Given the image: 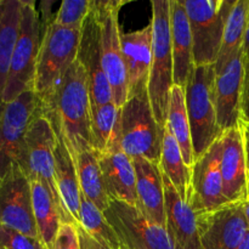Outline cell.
<instances>
[{"label": "cell", "mask_w": 249, "mask_h": 249, "mask_svg": "<svg viewBox=\"0 0 249 249\" xmlns=\"http://www.w3.org/2000/svg\"><path fill=\"white\" fill-rule=\"evenodd\" d=\"M38 108L65 141L74 158L91 145V101L87 74L78 60L72 63L56 87L38 100Z\"/></svg>", "instance_id": "obj_1"}, {"label": "cell", "mask_w": 249, "mask_h": 249, "mask_svg": "<svg viewBox=\"0 0 249 249\" xmlns=\"http://www.w3.org/2000/svg\"><path fill=\"white\" fill-rule=\"evenodd\" d=\"M152 65L147 80V92L153 114L160 129L167 125L170 92L174 87V61L170 34V1L153 0Z\"/></svg>", "instance_id": "obj_2"}, {"label": "cell", "mask_w": 249, "mask_h": 249, "mask_svg": "<svg viewBox=\"0 0 249 249\" xmlns=\"http://www.w3.org/2000/svg\"><path fill=\"white\" fill-rule=\"evenodd\" d=\"M215 65L196 66L185 88L195 162L223 135L215 106Z\"/></svg>", "instance_id": "obj_3"}, {"label": "cell", "mask_w": 249, "mask_h": 249, "mask_svg": "<svg viewBox=\"0 0 249 249\" xmlns=\"http://www.w3.org/2000/svg\"><path fill=\"white\" fill-rule=\"evenodd\" d=\"M121 150L131 158L160 162L162 129L151 107L147 83L131 91L122 106Z\"/></svg>", "instance_id": "obj_4"}, {"label": "cell", "mask_w": 249, "mask_h": 249, "mask_svg": "<svg viewBox=\"0 0 249 249\" xmlns=\"http://www.w3.org/2000/svg\"><path fill=\"white\" fill-rule=\"evenodd\" d=\"M82 28H66L51 21L44 29L36 68L34 92L38 100L56 87L77 60Z\"/></svg>", "instance_id": "obj_5"}, {"label": "cell", "mask_w": 249, "mask_h": 249, "mask_svg": "<svg viewBox=\"0 0 249 249\" xmlns=\"http://www.w3.org/2000/svg\"><path fill=\"white\" fill-rule=\"evenodd\" d=\"M40 19L36 2L22 0L21 21L4 91V105L34 90L36 68L40 50Z\"/></svg>", "instance_id": "obj_6"}, {"label": "cell", "mask_w": 249, "mask_h": 249, "mask_svg": "<svg viewBox=\"0 0 249 249\" xmlns=\"http://www.w3.org/2000/svg\"><path fill=\"white\" fill-rule=\"evenodd\" d=\"M196 66L215 65L235 0H185Z\"/></svg>", "instance_id": "obj_7"}, {"label": "cell", "mask_w": 249, "mask_h": 249, "mask_svg": "<svg viewBox=\"0 0 249 249\" xmlns=\"http://www.w3.org/2000/svg\"><path fill=\"white\" fill-rule=\"evenodd\" d=\"M125 4L122 0H94L100 26L102 65L112 91V102L122 107L129 96V83L122 51L119 31V9Z\"/></svg>", "instance_id": "obj_8"}, {"label": "cell", "mask_w": 249, "mask_h": 249, "mask_svg": "<svg viewBox=\"0 0 249 249\" xmlns=\"http://www.w3.org/2000/svg\"><path fill=\"white\" fill-rule=\"evenodd\" d=\"M55 147L56 134L50 122L43 113L36 109L33 119L28 126L24 140L23 156L19 167L31 180L41 181L53 194L56 203L63 212L67 223L73 224L68 218L55 181Z\"/></svg>", "instance_id": "obj_9"}, {"label": "cell", "mask_w": 249, "mask_h": 249, "mask_svg": "<svg viewBox=\"0 0 249 249\" xmlns=\"http://www.w3.org/2000/svg\"><path fill=\"white\" fill-rule=\"evenodd\" d=\"M104 215L123 249H175L167 229L151 223L135 206L111 199Z\"/></svg>", "instance_id": "obj_10"}, {"label": "cell", "mask_w": 249, "mask_h": 249, "mask_svg": "<svg viewBox=\"0 0 249 249\" xmlns=\"http://www.w3.org/2000/svg\"><path fill=\"white\" fill-rule=\"evenodd\" d=\"M38 109L34 90L4 105L0 114V181L15 165L21 164L28 126Z\"/></svg>", "instance_id": "obj_11"}, {"label": "cell", "mask_w": 249, "mask_h": 249, "mask_svg": "<svg viewBox=\"0 0 249 249\" xmlns=\"http://www.w3.org/2000/svg\"><path fill=\"white\" fill-rule=\"evenodd\" d=\"M0 225L40 240L34 219L31 181L19 165L12 167L0 181Z\"/></svg>", "instance_id": "obj_12"}, {"label": "cell", "mask_w": 249, "mask_h": 249, "mask_svg": "<svg viewBox=\"0 0 249 249\" xmlns=\"http://www.w3.org/2000/svg\"><path fill=\"white\" fill-rule=\"evenodd\" d=\"M220 138L203 156L196 160L191 168V180L187 203L196 215L215 211L230 202L224 195V182L220 172Z\"/></svg>", "instance_id": "obj_13"}, {"label": "cell", "mask_w": 249, "mask_h": 249, "mask_svg": "<svg viewBox=\"0 0 249 249\" xmlns=\"http://www.w3.org/2000/svg\"><path fill=\"white\" fill-rule=\"evenodd\" d=\"M196 216L201 249H237L249 231L243 202Z\"/></svg>", "instance_id": "obj_14"}, {"label": "cell", "mask_w": 249, "mask_h": 249, "mask_svg": "<svg viewBox=\"0 0 249 249\" xmlns=\"http://www.w3.org/2000/svg\"><path fill=\"white\" fill-rule=\"evenodd\" d=\"M77 60L87 74L91 108L112 102L111 87L102 65L100 26L94 5L83 23Z\"/></svg>", "instance_id": "obj_15"}, {"label": "cell", "mask_w": 249, "mask_h": 249, "mask_svg": "<svg viewBox=\"0 0 249 249\" xmlns=\"http://www.w3.org/2000/svg\"><path fill=\"white\" fill-rule=\"evenodd\" d=\"M220 142V172L224 195L230 203L247 201L249 180L240 124L236 128L224 131Z\"/></svg>", "instance_id": "obj_16"}, {"label": "cell", "mask_w": 249, "mask_h": 249, "mask_svg": "<svg viewBox=\"0 0 249 249\" xmlns=\"http://www.w3.org/2000/svg\"><path fill=\"white\" fill-rule=\"evenodd\" d=\"M242 50L216 73L215 78V106L216 118L220 130L226 131L238 126L241 122V101L243 87Z\"/></svg>", "instance_id": "obj_17"}, {"label": "cell", "mask_w": 249, "mask_h": 249, "mask_svg": "<svg viewBox=\"0 0 249 249\" xmlns=\"http://www.w3.org/2000/svg\"><path fill=\"white\" fill-rule=\"evenodd\" d=\"M165 197V229L175 249H201L197 230V216L163 174Z\"/></svg>", "instance_id": "obj_18"}, {"label": "cell", "mask_w": 249, "mask_h": 249, "mask_svg": "<svg viewBox=\"0 0 249 249\" xmlns=\"http://www.w3.org/2000/svg\"><path fill=\"white\" fill-rule=\"evenodd\" d=\"M136 173V208L158 226L165 228V197L163 173L158 163L133 158Z\"/></svg>", "instance_id": "obj_19"}, {"label": "cell", "mask_w": 249, "mask_h": 249, "mask_svg": "<svg viewBox=\"0 0 249 249\" xmlns=\"http://www.w3.org/2000/svg\"><path fill=\"white\" fill-rule=\"evenodd\" d=\"M170 34H172L174 85L185 89L194 72V41L184 2L170 0Z\"/></svg>", "instance_id": "obj_20"}, {"label": "cell", "mask_w": 249, "mask_h": 249, "mask_svg": "<svg viewBox=\"0 0 249 249\" xmlns=\"http://www.w3.org/2000/svg\"><path fill=\"white\" fill-rule=\"evenodd\" d=\"M97 158L109 199L136 207V173L133 158L122 150L97 155Z\"/></svg>", "instance_id": "obj_21"}, {"label": "cell", "mask_w": 249, "mask_h": 249, "mask_svg": "<svg viewBox=\"0 0 249 249\" xmlns=\"http://www.w3.org/2000/svg\"><path fill=\"white\" fill-rule=\"evenodd\" d=\"M121 43L130 94L148 80L152 65V26L150 23L139 31L122 33Z\"/></svg>", "instance_id": "obj_22"}, {"label": "cell", "mask_w": 249, "mask_h": 249, "mask_svg": "<svg viewBox=\"0 0 249 249\" xmlns=\"http://www.w3.org/2000/svg\"><path fill=\"white\" fill-rule=\"evenodd\" d=\"M55 181L61 203L68 218L74 225H79L80 192L77 168L65 141L56 135Z\"/></svg>", "instance_id": "obj_23"}, {"label": "cell", "mask_w": 249, "mask_h": 249, "mask_svg": "<svg viewBox=\"0 0 249 249\" xmlns=\"http://www.w3.org/2000/svg\"><path fill=\"white\" fill-rule=\"evenodd\" d=\"M31 187L34 219L39 237L46 249H53L61 225L67 223V220L51 191L43 182L31 180Z\"/></svg>", "instance_id": "obj_24"}, {"label": "cell", "mask_w": 249, "mask_h": 249, "mask_svg": "<svg viewBox=\"0 0 249 249\" xmlns=\"http://www.w3.org/2000/svg\"><path fill=\"white\" fill-rule=\"evenodd\" d=\"M22 0H1L0 4V114L4 109V91L18 36Z\"/></svg>", "instance_id": "obj_25"}, {"label": "cell", "mask_w": 249, "mask_h": 249, "mask_svg": "<svg viewBox=\"0 0 249 249\" xmlns=\"http://www.w3.org/2000/svg\"><path fill=\"white\" fill-rule=\"evenodd\" d=\"M122 107L113 102L91 108V145L97 155L121 150Z\"/></svg>", "instance_id": "obj_26"}, {"label": "cell", "mask_w": 249, "mask_h": 249, "mask_svg": "<svg viewBox=\"0 0 249 249\" xmlns=\"http://www.w3.org/2000/svg\"><path fill=\"white\" fill-rule=\"evenodd\" d=\"M73 160L77 168L82 195L94 203L100 211L105 212L111 199L105 189L97 153L94 150H84L78 153Z\"/></svg>", "instance_id": "obj_27"}, {"label": "cell", "mask_w": 249, "mask_h": 249, "mask_svg": "<svg viewBox=\"0 0 249 249\" xmlns=\"http://www.w3.org/2000/svg\"><path fill=\"white\" fill-rule=\"evenodd\" d=\"M167 126L179 145L185 164L191 169L195 164L191 128H190L189 114H187L186 108L185 89L178 85H174L170 92Z\"/></svg>", "instance_id": "obj_28"}, {"label": "cell", "mask_w": 249, "mask_h": 249, "mask_svg": "<svg viewBox=\"0 0 249 249\" xmlns=\"http://www.w3.org/2000/svg\"><path fill=\"white\" fill-rule=\"evenodd\" d=\"M249 17V0H235L226 19L220 53L215 63V73H219L241 50L245 40Z\"/></svg>", "instance_id": "obj_29"}, {"label": "cell", "mask_w": 249, "mask_h": 249, "mask_svg": "<svg viewBox=\"0 0 249 249\" xmlns=\"http://www.w3.org/2000/svg\"><path fill=\"white\" fill-rule=\"evenodd\" d=\"M160 167L163 174L174 185L180 196L187 201L191 169L185 164L179 145L167 125L162 129V151H160Z\"/></svg>", "instance_id": "obj_30"}, {"label": "cell", "mask_w": 249, "mask_h": 249, "mask_svg": "<svg viewBox=\"0 0 249 249\" xmlns=\"http://www.w3.org/2000/svg\"><path fill=\"white\" fill-rule=\"evenodd\" d=\"M79 226L95 241L108 249H123L116 232L94 203L85 196H80Z\"/></svg>", "instance_id": "obj_31"}, {"label": "cell", "mask_w": 249, "mask_h": 249, "mask_svg": "<svg viewBox=\"0 0 249 249\" xmlns=\"http://www.w3.org/2000/svg\"><path fill=\"white\" fill-rule=\"evenodd\" d=\"M94 0H65L61 4L53 22L66 28H82L90 14Z\"/></svg>", "instance_id": "obj_32"}, {"label": "cell", "mask_w": 249, "mask_h": 249, "mask_svg": "<svg viewBox=\"0 0 249 249\" xmlns=\"http://www.w3.org/2000/svg\"><path fill=\"white\" fill-rule=\"evenodd\" d=\"M0 249H46L40 240L0 225Z\"/></svg>", "instance_id": "obj_33"}, {"label": "cell", "mask_w": 249, "mask_h": 249, "mask_svg": "<svg viewBox=\"0 0 249 249\" xmlns=\"http://www.w3.org/2000/svg\"><path fill=\"white\" fill-rule=\"evenodd\" d=\"M53 249H82L77 225L63 223L56 236Z\"/></svg>", "instance_id": "obj_34"}, {"label": "cell", "mask_w": 249, "mask_h": 249, "mask_svg": "<svg viewBox=\"0 0 249 249\" xmlns=\"http://www.w3.org/2000/svg\"><path fill=\"white\" fill-rule=\"evenodd\" d=\"M245 71H243V87L242 101H241V121L249 122V57L243 60Z\"/></svg>", "instance_id": "obj_35"}, {"label": "cell", "mask_w": 249, "mask_h": 249, "mask_svg": "<svg viewBox=\"0 0 249 249\" xmlns=\"http://www.w3.org/2000/svg\"><path fill=\"white\" fill-rule=\"evenodd\" d=\"M78 233H79V240H80V248L82 249H108L104 247L102 245H100L97 241H95L94 238L90 237L79 225H77Z\"/></svg>", "instance_id": "obj_36"}, {"label": "cell", "mask_w": 249, "mask_h": 249, "mask_svg": "<svg viewBox=\"0 0 249 249\" xmlns=\"http://www.w3.org/2000/svg\"><path fill=\"white\" fill-rule=\"evenodd\" d=\"M241 133H242L243 139V147H245V155H246V163H247V173H248V180H249V122H240Z\"/></svg>", "instance_id": "obj_37"}, {"label": "cell", "mask_w": 249, "mask_h": 249, "mask_svg": "<svg viewBox=\"0 0 249 249\" xmlns=\"http://www.w3.org/2000/svg\"><path fill=\"white\" fill-rule=\"evenodd\" d=\"M242 55L243 60L249 57V17H248V23L247 28H246V34H245V40H243V46H242Z\"/></svg>", "instance_id": "obj_38"}, {"label": "cell", "mask_w": 249, "mask_h": 249, "mask_svg": "<svg viewBox=\"0 0 249 249\" xmlns=\"http://www.w3.org/2000/svg\"><path fill=\"white\" fill-rule=\"evenodd\" d=\"M237 249H249V231H248L247 235H246L245 240L242 241V243H241L240 247H238Z\"/></svg>", "instance_id": "obj_39"}, {"label": "cell", "mask_w": 249, "mask_h": 249, "mask_svg": "<svg viewBox=\"0 0 249 249\" xmlns=\"http://www.w3.org/2000/svg\"><path fill=\"white\" fill-rule=\"evenodd\" d=\"M243 209H245V215H246V219H247L248 225H249V199L243 202Z\"/></svg>", "instance_id": "obj_40"}, {"label": "cell", "mask_w": 249, "mask_h": 249, "mask_svg": "<svg viewBox=\"0 0 249 249\" xmlns=\"http://www.w3.org/2000/svg\"><path fill=\"white\" fill-rule=\"evenodd\" d=\"M248 198H249V185H248Z\"/></svg>", "instance_id": "obj_41"}, {"label": "cell", "mask_w": 249, "mask_h": 249, "mask_svg": "<svg viewBox=\"0 0 249 249\" xmlns=\"http://www.w3.org/2000/svg\"><path fill=\"white\" fill-rule=\"evenodd\" d=\"M0 4H1V0H0Z\"/></svg>", "instance_id": "obj_42"}, {"label": "cell", "mask_w": 249, "mask_h": 249, "mask_svg": "<svg viewBox=\"0 0 249 249\" xmlns=\"http://www.w3.org/2000/svg\"><path fill=\"white\" fill-rule=\"evenodd\" d=\"M248 199H249V198H248Z\"/></svg>", "instance_id": "obj_43"}]
</instances>
